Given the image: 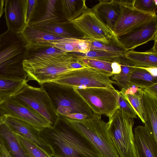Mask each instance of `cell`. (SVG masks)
<instances>
[{"label": "cell", "instance_id": "6da1fadb", "mask_svg": "<svg viewBox=\"0 0 157 157\" xmlns=\"http://www.w3.org/2000/svg\"><path fill=\"white\" fill-rule=\"evenodd\" d=\"M78 56L77 52L55 53L51 48H27L23 63L26 80L36 81L40 85L67 72L85 67Z\"/></svg>", "mask_w": 157, "mask_h": 157}, {"label": "cell", "instance_id": "7a4b0ae2", "mask_svg": "<svg viewBox=\"0 0 157 157\" xmlns=\"http://www.w3.org/2000/svg\"><path fill=\"white\" fill-rule=\"evenodd\" d=\"M50 146L54 157H99L86 139L59 118L40 132Z\"/></svg>", "mask_w": 157, "mask_h": 157}, {"label": "cell", "instance_id": "3957f363", "mask_svg": "<svg viewBox=\"0 0 157 157\" xmlns=\"http://www.w3.org/2000/svg\"><path fill=\"white\" fill-rule=\"evenodd\" d=\"M27 50L21 33L8 29L0 35V78L26 79L23 63Z\"/></svg>", "mask_w": 157, "mask_h": 157}, {"label": "cell", "instance_id": "277c9868", "mask_svg": "<svg viewBox=\"0 0 157 157\" xmlns=\"http://www.w3.org/2000/svg\"><path fill=\"white\" fill-rule=\"evenodd\" d=\"M60 120L86 139L99 157H119L108 129V122L101 115L78 120L59 115Z\"/></svg>", "mask_w": 157, "mask_h": 157}, {"label": "cell", "instance_id": "5b68a950", "mask_svg": "<svg viewBox=\"0 0 157 157\" xmlns=\"http://www.w3.org/2000/svg\"><path fill=\"white\" fill-rule=\"evenodd\" d=\"M42 85L59 115L81 113L90 118L97 114L73 88L52 82Z\"/></svg>", "mask_w": 157, "mask_h": 157}, {"label": "cell", "instance_id": "8992f818", "mask_svg": "<svg viewBox=\"0 0 157 157\" xmlns=\"http://www.w3.org/2000/svg\"><path fill=\"white\" fill-rule=\"evenodd\" d=\"M107 122L108 131L119 157H137L133 130V119L119 109Z\"/></svg>", "mask_w": 157, "mask_h": 157}, {"label": "cell", "instance_id": "52a82bcc", "mask_svg": "<svg viewBox=\"0 0 157 157\" xmlns=\"http://www.w3.org/2000/svg\"><path fill=\"white\" fill-rule=\"evenodd\" d=\"M109 77L93 68L86 67L67 72L49 82L73 88L115 89L113 84H115V82L111 80Z\"/></svg>", "mask_w": 157, "mask_h": 157}, {"label": "cell", "instance_id": "ba28073f", "mask_svg": "<svg viewBox=\"0 0 157 157\" xmlns=\"http://www.w3.org/2000/svg\"><path fill=\"white\" fill-rule=\"evenodd\" d=\"M40 86L37 87L27 84L12 98L40 113L52 126L59 120V115L46 91Z\"/></svg>", "mask_w": 157, "mask_h": 157}, {"label": "cell", "instance_id": "9c48e42d", "mask_svg": "<svg viewBox=\"0 0 157 157\" xmlns=\"http://www.w3.org/2000/svg\"><path fill=\"white\" fill-rule=\"evenodd\" d=\"M96 114L110 118L120 109L117 99V90L103 88H74Z\"/></svg>", "mask_w": 157, "mask_h": 157}, {"label": "cell", "instance_id": "30bf717a", "mask_svg": "<svg viewBox=\"0 0 157 157\" xmlns=\"http://www.w3.org/2000/svg\"><path fill=\"white\" fill-rule=\"evenodd\" d=\"M83 35V39L107 43L116 36L98 18L92 8L70 21Z\"/></svg>", "mask_w": 157, "mask_h": 157}, {"label": "cell", "instance_id": "8fae6325", "mask_svg": "<svg viewBox=\"0 0 157 157\" xmlns=\"http://www.w3.org/2000/svg\"><path fill=\"white\" fill-rule=\"evenodd\" d=\"M0 108L6 115L25 121L40 132L52 126L49 121L40 113L12 97L5 101H0Z\"/></svg>", "mask_w": 157, "mask_h": 157}, {"label": "cell", "instance_id": "7c38bea8", "mask_svg": "<svg viewBox=\"0 0 157 157\" xmlns=\"http://www.w3.org/2000/svg\"><path fill=\"white\" fill-rule=\"evenodd\" d=\"M157 19L156 14L139 10L134 7L120 6V12L113 27L116 36L128 33Z\"/></svg>", "mask_w": 157, "mask_h": 157}, {"label": "cell", "instance_id": "4fadbf2b", "mask_svg": "<svg viewBox=\"0 0 157 157\" xmlns=\"http://www.w3.org/2000/svg\"><path fill=\"white\" fill-rule=\"evenodd\" d=\"M157 19L126 34L116 36L120 44L127 51L157 38Z\"/></svg>", "mask_w": 157, "mask_h": 157}, {"label": "cell", "instance_id": "5bb4252c", "mask_svg": "<svg viewBox=\"0 0 157 157\" xmlns=\"http://www.w3.org/2000/svg\"><path fill=\"white\" fill-rule=\"evenodd\" d=\"M28 0H5V17L8 29L21 33L25 28Z\"/></svg>", "mask_w": 157, "mask_h": 157}, {"label": "cell", "instance_id": "9a60e30c", "mask_svg": "<svg viewBox=\"0 0 157 157\" xmlns=\"http://www.w3.org/2000/svg\"><path fill=\"white\" fill-rule=\"evenodd\" d=\"M4 123L14 132L21 135L52 157V151L50 146L42 137L40 132L32 126L20 119L6 115Z\"/></svg>", "mask_w": 157, "mask_h": 157}, {"label": "cell", "instance_id": "2e32d148", "mask_svg": "<svg viewBox=\"0 0 157 157\" xmlns=\"http://www.w3.org/2000/svg\"><path fill=\"white\" fill-rule=\"evenodd\" d=\"M133 133L137 157H157V140L147 128L138 125Z\"/></svg>", "mask_w": 157, "mask_h": 157}, {"label": "cell", "instance_id": "e0dca14e", "mask_svg": "<svg viewBox=\"0 0 157 157\" xmlns=\"http://www.w3.org/2000/svg\"><path fill=\"white\" fill-rule=\"evenodd\" d=\"M21 33L27 46L30 47L53 46V42L64 38L28 25H26Z\"/></svg>", "mask_w": 157, "mask_h": 157}, {"label": "cell", "instance_id": "ac0fdd59", "mask_svg": "<svg viewBox=\"0 0 157 157\" xmlns=\"http://www.w3.org/2000/svg\"><path fill=\"white\" fill-rule=\"evenodd\" d=\"M92 8L97 17L109 30L113 27L120 12V6L115 0H100Z\"/></svg>", "mask_w": 157, "mask_h": 157}, {"label": "cell", "instance_id": "d6986e66", "mask_svg": "<svg viewBox=\"0 0 157 157\" xmlns=\"http://www.w3.org/2000/svg\"><path fill=\"white\" fill-rule=\"evenodd\" d=\"M143 90L142 102L144 124L157 140V97Z\"/></svg>", "mask_w": 157, "mask_h": 157}, {"label": "cell", "instance_id": "ffe728a7", "mask_svg": "<svg viewBox=\"0 0 157 157\" xmlns=\"http://www.w3.org/2000/svg\"><path fill=\"white\" fill-rule=\"evenodd\" d=\"M35 27L64 38L83 39V36L82 34L67 20H63L56 23Z\"/></svg>", "mask_w": 157, "mask_h": 157}, {"label": "cell", "instance_id": "44dd1931", "mask_svg": "<svg viewBox=\"0 0 157 157\" xmlns=\"http://www.w3.org/2000/svg\"><path fill=\"white\" fill-rule=\"evenodd\" d=\"M0 137L13 157H29L15 132L5 123L0 125Z\"/></svg>", "mask_w": 157, "mask_h": 157}, {"label": "cell", "instance_id": "7402d4cb", "mask_svg": "<svg viewBox=\"0 0 157 157\" xmlns=\"http://www.w3.org/2000/svg\"><path fill=\"white\" fill-rule=\"evenodd\" d=\"M52 44L54 47L66 52L85 54L90 51L91 41L89 39L64 38Z\"/></svg>", "mask_w": 157, "mask_h": 157}, {"label": "cell", "instance_id": "603a6c76", "mask_svg": "<svg viewBox=\"0 0 157 157\" xmlns=\"http://www.w3.org/2000/svg\"><path fill=\"white\" fill-rule=\"evenodd\" d=\"M124 56L135 67H157V52L151 49L145 52L130 50L125 53Z\"/></svg>", "mask_w": 157, "mask_h": 157}, {"label": "cell", "instance_id": "cb8c5ba5", "mask_svg": "<svg viewBox=\"0 0 157 157\" xmlns=\"http://www.w3.org/2000/svg\"><path fill=\"white\" fill-rule=\"evenodd\" d=\"M143 89L134 86L126 89H122L119 93L132 105L137 116L144 124V116L143 111L142 99Z\"/></svg>", "mask_w": 157, "mask_h": 157}, {"label": "cell", "instance_id": "d4e9b609", "mask_svg": "<svg viewBox=\"0 0 157 157\" xmlns=\"http://www.w3.org/2000/svg\"><path fill=\"white\" fill-rule=\"evenodd\" d=\"M86 0H57V3L65 18L69 21L78 17L88 8Z\"/></svg>", "mask_w": 157, "mask_h": 157}, {"label": "cell", "instance_id": "484cf974", "mask_svg": "<svg viewBox=\"0 0 157 157\" xmlns=\"http://www.w3.org/2000/svg\"><path fill=\"white\" fill-rule=\"evenodd\" d=\"M45 1L46 8L44 14L40 18L31 21L27 25L37 27L63 20L60 17L56 12L57 0H48Z\"/></svg>", "mask_w": 157, "mask_h": 157}, {"label": "cell", "instance_id": "4316f807", "mask_svg": "<svg viewBox=\"0 0 157 157\" xmlns=\"http://www.w3.org/2000/svg\"><path fill=\"white\" fill-rule=\"evenodd\" d=\"M28 81L26 79L0 78V101H5L19 91Z\"/></svg>", "mask_w": 157, "mask_h": 157}, {"label": "cell", "instance_id": "83f0119b", "mask_svg": "<svg viewBox=\"0 0 157 157\" xmlns=\"http://www.w3.org/2000/svg\"><path fill=\"white\" fill-rule=\"evenodd\" d=\"M121 65V71L117 74L113 75L111 77L120 89H126L131 86L129 80L131 75L136 68L128 59L124 57L119 62Z\"/></svg>", "mask_w": 157, "mask_h": 157}, {"label": "cell", "instance_id": "f1b7e54d", "mask_svg": "<svg viewBox=\"0 0 157 157\" xmlns=\"http://www.w3.org/2000/svg\"><path fill=\"white\" fill-rule=\"evenodd\" d=\"M136 69L132 73L130 79L131 86H134L144 89L157 83V78L152 76L146 70L135 67Z\"/></svg>", "mask_w": 157, "mask_h": 157}, {"label": "cell", "instance_id": "f546056e", "mask_svg": "<svg viewBox=\"0 0 157 157\" xmlns=\"http://www.w3.org/2000/svg\"><path fill=\"white\" fill-rule=\"evenodd\" d=\"M77 53L78 59L85 67L93 68L110 77L113 75L112 73V63L84 56Z\"/></svg>", "mask_w": 157, "mask_h": 157}, {"label": "cell", "instance_id": "4dcf8cb0", "mask_svg": "<svg viewBox=\"0 0 157 157\" xmlns=\"http://www.w3.org/2000/svg\"><path fill=\"white\" fill-rule=\"evenodd\" d=\"M90 40L91 45L90 51L101 50L123 55H125L128 51L120 44L116 36L112 38L107 43Z\"/></svg>", "mask_w": 157, "mask_h": 157}, {"label": "cell", "instance_id": "1f68e13d", "mask_svg": "<svg viewBox=\"0 0 157 157\" xmlns=\"http://www.w3.org/2000/svg\"><path fill=\"white\" fill-rule=\"evenodd\" d=\"M81 54V55L84 56L111 63L116 62L119 63L122 59L125 57V55L101 50H91L85 54Z\"/></svg>", "mask_w": 157, "mask_h": 157}, {"label": "cell", "instance_id": "d6a6232c", "mask_svg": "<svg viewBox=\"0 0 157 157\" xmlns=\"http://www.w3.org/2000/svg\"><path fill=\"white\" fill-rule=\"evenodd\" d=\"M15 133L29 157H52L21 135Z\"/></svg>", "mask_w": 157, "mask_h": 157}, {"label": "cell", "instance_id": "836d02e7", "mask_svg": "<svg viewBox=\"0 0 157 157\" xmlns=\"http://www.w3.org/2000/svg\"><path fill=\"white\" fill-rule=\"evenodd\" d=\"M157 0H135L133 7L140 11L156 14Z\"/></svg>", "mask_w": 157, "mask_h": 157}, {"label": "cell", "instance_id": "e575fe53", "mask_svg": "<svg viewBox=\"0 0 157 157\" xmlns=\"http://www.w3.org/2000/svg\"><path fill=\"white\" fill-rule=\"evenodd\" d=\"M117 97L120 109L129 117L133 119L137 118V114L132 105L118 90Z\"/></svg>", "mask_w": 157, "mask_h": 157}, {"label": "cell", "instance_id": "d590c367", "mask_svg": "<svg viewBox=\"0 0 157 157\" xmlns=\"http://www.w3.org/2000/svg\"><path fill=\"white\" fill-rule=\"evenodd\" d=\"M38 4V0H28L26 9L25 20L26 25L28 24L34 15Z\"/></svg>", "mask_w": 157, "mask_h": 157}, {"label": "cell", "instance_id": "8d00e7d4", "mask_svg": "<svg viewBox=\"0 0 157 157\" xmlns=\"http://www.w3.org/2000/svg\"><path fill=\"white\" fill-rule=\"evenodd\" d=\"M0 157H13L3 140L0 137Z\"/></svg>", "mask_w": 157, "mask_h": 157}, {"label": "cell", "instance_id": "74e56055", "mask_svg": "<svg viewBox=\"0 0 157 157\" xmlns=\"http://www.w3.org/2000/svg\"><path fill=\"white\" fill-rule=\"evenodd\" d=\"M143 90L150 94L157 97V83L154 84Z\"/></svg>", "mask_w": 157, "mask_h": 157}, {"label": "cell", "instance_id": "f35d334b", "mask_svg": "<svg viewBox=\"0 0 157 157\" xmlns=\"http://www.w3.org/2000/svg\"><path fill=\"white\" fill-rule=\"evenodd\" d=\"M115 2L120 6H127L132 7L135 0H115Z\"/></svg>", "mask_w": 157, "mask_h": 157}, {"label": "cell", "instance_id": "ab89813d", "mask_svg": "<svg viewBox=\"0 0 157 157\" xmlns=\"http://www.w3.org/2000/svg\"><path fill=\"white\" fill-rule=\"evenodd\" d=\"M112 73L113 75L119 74L121 71V65L118 63L113 62L111 63Z\"/></svg>", "mask_w": 157, "mask_h": 157}, {"label": "cell", "instance_id": "60d3db41", "mask_svg": "<svg viewBox=\"0 0 157 157\" xmlns=\"http://www.w3.org/2000/svg\"><path fill=\"white\" fill-rule=\"evenodd\" d=\"M135 67L144 69L148 72L152 76L155 77H157V67Z\"/></svg>", "mask_w": 157, "mask_h": 157}, {"label": "cell", "instance_id": "b9f144b4", "mask_svg": "<svg viewBox=\"0 0 157 157\" xmlns=\"http://www.w3.org/2000/svg\"><path fill=\"white\" fill-rule=\"evenodd\" d=\"M6 115L0 108V125L5 122Z\"/></svg>", "mask_w": 157, "mask_h": 157}, {"label": "cell", "instance_id": "7bdbcfd3", "mask_svg": "<svg viewBox=\"0 0 157 157\" xmlns=\"http://www.w3.org/2000/svg\"><path fill=\"white\" fill-rule=\"evenodd\" d=\"M4 2L5 0H0V18L4 11Z\"/></svg>", "mask_w": 157, "mask_h": 157}]
</instances>
